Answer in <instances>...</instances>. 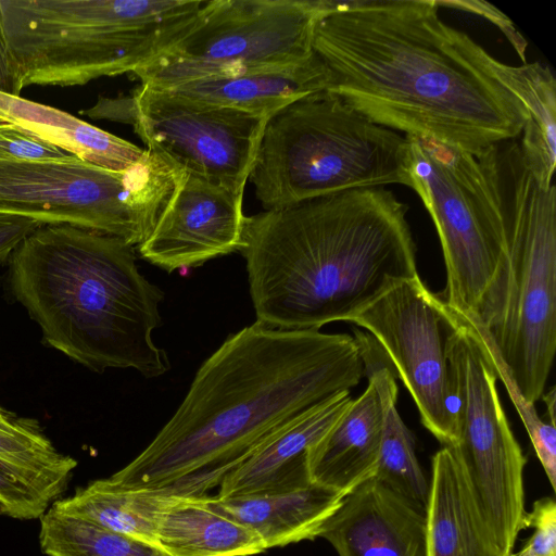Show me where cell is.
<instances>
[{
  "mask_svg": "<svg viewBox=\"0 0 556 556\" xmlns=\"http://www.w3.org/2000/svg\"><path fill=\"white\" fill-rule=\"evenodd\" d=\"M40 226L28 217L0 213V263L9 260L20 243Z\"/></svg>",
  "mask_w": 556,
  "mask_h": 556,
  "instance_id": "obj_32",
  "label": "cell"
},
{
  "mask_svg": "<svg viewBox=\"0 0 556 556\" xmlns=\"http://www.w3.org/2000/svg\"><path fill=\"white\" fill-rule=\"evenodd\" d=\"M437 0L333 1L315 25L328 91L371 122L478 155L521 135V101Z\"/></svg>",
  "mask_w": 556,
  "mask_h": 556,
  "instance_id": "obj_1",
  "label": "cell"
},
{
  "mask_svg": "<svg viewBox=\"0 0 556 556\" xmlns=\"http://www.w3.org/2000/svg\"><path fill=\"white\" fill-rule=\"evenodd\" d=\"M364 376L355 337L255 321L204 361L175 414L110 479L131 489L207 496L282 427Z\"/></svg>",
  "mask_w": 556,
  "mask_h": 556,
  "instance_id": "obj_2",
  "label": "cell"
},
{
  "mask_svg": "<svg viewBox=\"0 0 556 556\" xmlns=\"http://www.w3.org/2000/svg\"><path fill=\"white\" fill-rule=\"evenodd\" d=\"M408 207L383 187L363 188L245 217V260L256 321L319 330L351 321L417 273Z\"/></svg>",
  "mask_w": 556,
  "mask_h": 556,
  "instance_id": "obj_3",
  "label": "cell"
},
{
  "mask_svg": "<svg viewBox=\"0 0 556 556\" xmlns=\"http://www.w3.org/2000/svg\"><path fill=\"white\" fill-rule=\"evenodd\" d=\"M407 137L410 188L430 214L443 252L446 287L441 299L478 318L506 261L504 141L473 155Z\"/></svg>",
  "mask_w": 556,
  "mask_h": 556,
  "instance_id": "obj_8",
  "label": "cell"
},
{
  "mask_svg": "<svg viewBox=\"0 0 556 556\" xmlns=\"http://www.w3.org/2000/svg\"><path fill=\"white\" fill-rule=\"evenodd\" d=\"M351 323L377 342L413 397L424 427L443 446H452L457 404L445 351L447 321L441 296L416 275L393 285Z\"/></svg>",
  "mask_w": 556,
  "mask_h": 556,
  "instance_id": "obj_12",
  "label": "cell"
},
{
  "mask_svg": "<svg viewBox=\"0 0 556 556\" xmlns=\"http://www.w3.org/2000/svg\"><path fill=\"white\" fill-rule=\"evenodd\" d=\"M0 459L36 475L62 493L77 462L59 452L35 420L17 417L0 406Z\"/></svg>",
  "mask_w": 556,
  "mask_h": 556,
  "instance_id": "obj_27",
  "label": "cell"
},
{
  "mask_svg": "<svg viewBox=\"0 0 556 556\" xmlns=\"http://www.w3.org/2000/svg\"><path fill=\"white\" fill-rule=\"evenodd\" d=\"M180 497L163 490L126 488L105 478L77 489L70 497L56 500L51 507L157 545L161 517Z\"/></svg>",
  "mask_w": 556,
  "mask_h": 556,
  "instance_id": "obj_23",
  "label": "cell"
},
{
  "mask_svg": "<svg viewBox=\"0 0 556 556\" xmlns=\"http://www.w3.org/2000/svg\"><path fill=\"white\" fill-rule=\"evenodd\" d=\"M207 496H181L164 511L160 547L172 556H252L267 549L256 532L212 509Z\"/></svg>",
  "mask_w": 556,
  "mask_h": 556,
  "instance_id": "obj_22",
  "label": "cell"
},
{
  "mask_svg": "<svg viewBox=\"0 0 556 556\" xmlns=\"http://www.w3.org/2000/svg\"><path fill=\"white\" fill-rule=\"evenodd\" d=\"M541 399L546 403L549 422L555 424V388H552L546 394L543 393Z\"/></svg>",
  "mask_w": 556,
  "mask_h": 556,
  "instance_id": "obj_35",
  "label": "cell"
},
{
  "mask_svg": "<svg viewBox=\"0 0 556 556\" xmlns=\"http://www.w3.org/2000/svg\"><path fill=\"white\" fill-rule=\"evenodd\" d=\"M492 72L528 111L519 141L526 167L542 187L553 185L556 164V80L539 63L510 66L492 59Z\"/></svg>",
  "mask_w": 556,
  "mask_h": 556,
  "instance_id": "obj_24",
  "label": "cell"
},
{
  "mask_svg": "<svg viewBox=\"0 0 556 556\" xmlns=\"http://www.w3.org/2000/svg\"><path fill=\"white\" fill-rule=\"evenodd\" d=\"M22 89L18 72L8 49L0 20V92L20 97Z\"/></svg>",
  "mask_w": 556,
  "mask_h": 556,
  "instance_id": "obj_34",
  "label": "cell"
},
{
  "mask_svg": "<svg viewBox=\"0 0 556 556\" xmlns=\"http://www.w3.org/2000/svg\"><path fill=\"white\" fill-rule=\"evenodd\" d=\"M368 378L366 390L307 451L312 482L346 495L375 475L384 416V392L396 378L377 342L355 330Z\"/></svg>",
  "mask_w": 556,
  "mask_h": 556,
  "instance_id": "obj_15",
  "label": "cell"
},
{
  "mask_svg": "<svg viewBox=\"0 0 556 556\" xmlns=\"http://www.w3.org/2000/svg\"><path fill=\"white\" fill-rule=\"evenodd\" d=\"M429 484L427 556H507L448 446L432 457Z\"/></svg>",
  "mask_w": 556,
  "mask_h": 556,
  "instance_id": "obj_18",
  "label": "cell"
},
{
  "mask_svg": "<svg viewBox=\"0 0 556 556\" xmlns=\"http://www.w3.org/2000/svg\"><path fill=\"white\" fill-rule=\"evenodd\" d=\"M184 175L165 156L148 149L137 164L123 172L78 157H0V213L41 225H74L139 247L153 231Z\"/></svg>",
  "mask_w": 556,
  "mask_h": 556,
  "instance_id": "obj_9",
  "label": "cell"
},
{
  "mask_svg": "<svg viewBox=\"0 0 556 556\" xmlns=\"http://www.w3.org/2000/svg\"><path fill=\"white\" fill-rule=\"evenodd\" d=\"M319 536L338 556H427L425 510L375 478L343 497Z\"/></svg>",
  "mask_w": 556,
  "mask_h": 556,
  "instance_id": "obj_16",
  "label": "cell"
},
{
  "mask_svg": "<svg viewBox=\"0 0 556 556\" xmlns=\"http://www.w3.org/2000/svg\"><path fill=\"white\" fill-rule=\"evenodd\" d=\"M0 118L28 130L84 162L109 170H126L137 164L146 153V149L70 113L2 92Z\"/></svg>",
  "mask_w": 556,
  "mask_h": 556,
  "instance_id": "obj_21",
  "label": "cell"
},
{
  "mask_svg": "<svg viewBox=\"0 0 556 556\" xmlns=\"http://www.w3.org/2000/svg\"><path fill=\"white\" fill-rule=\"evenodd\" d=\"M396 399L397 386L393 378L384 392L383 428L372 478L425 510L429 497V480L418 462L414 434L397 413Z\"/></svg>",
  "mask_w": 556,
  "mask_h": 556,
  "instance_id": "obj_26",
  "label": "cell"
},
{
  "mask_svg": "<svg viewBox=\"0 0 556 556\" xmlns=\"http://www.w3.org/2000/svg\"><path fill=\"white\" fill-rule=\"evenodd\" d=\"M504 175L506 261L477 319L522 396L534 404L556 350V188L532 177L516 139L505 141Z\"/></svg>",
  "mask_w": 556,
  "mask_h": 556,
  "instance_id": "obj_7",
  "label": "cell"
},
{
  "mask_svg": "<svg viewBox=\"0 0 556 556\" xmlns=\"http://www.w3.org/2000/svg\"><path fill=\"white\" fill-rule=\"evenodd\" d=\"M345 495L315 482L278 493L207 496V505L256 532L266 548L319 536Z\"/></svg>",
  "mask_w": 556,
  "mask_h": 556,
  "instance_id": "obj_19",
  "label": "cell"
},
{
  "mask_svg": "<svg viewBox=\"0 0 556 556\" xmlns=\"http://www.w3.org/2000/svg\"><path fill=\"white\" fill-rule=\"evenodd\" d=\"M410 168L407 136L323 90L268 118L250 179L267 211L354 189L410 188Z\"/></svg>",
  "mask_w": 556,
  "mask_h": 556,
  "instance_id": "obj_6",
  "label": "cell"
},
{
  "mask_svg": "<svg viewBox=\"0 0 556 556\" xmlns=\"http://www.w3.org/2000/svg\"><path fill=\"white\" fill-rule=\"evenodd\" d=\"M61 494L45 479L0 459V514L21 520L40 518Z\"/></svg>",
  "mask_w": 556,
  "mask_h": 556,
  "instance_id": "obj_28",
  "label": "cell"
},
{
  "mask_svg": "<svg viewBox=\"0 0 556 556\" xmlns=\"http://www.w3.org/2000/svg\"><path fill=\"white\" fill-rule=\"evenodd\" d=\"M444 302V301H443ZM445 340L456 399L455 441L462 465L495 536L507 556L526 529L522 453L501 404L488 337L472 316L444 303Z\"/></svg>",
  "mask_w": 556,
  "mask_h": 556,
  "instance_id": "obj_10",
  "label": "cell"
},
{
  "mask_svg": "<svg viewBox=\"0 0 556 556\" xmlns=\"http://www.w3.org/2000/svg\"><path fill=\"white\" fill-rule=\"evenodd\" d=\"M526 527L534 528L523 548L510 556H556V504L551 497L535 501Z\"/></svg>",
  "mask_w": 556,
  "mask_h": 556,
  "instance_id": "obj_31",
  "label": "cell"
},
{
  "mask_svg": "<svg viewBox=\"0 0 556 556\" xmlns=\"http://www.w3.org/2000/svg\"><path fill=\"white\" fill-rule=\"evenodd\" d=\"M131 126L185 173L243 195L269 117L191 100L141 84Z\"/></svg>",
  "mask_w": 556,
  "mask_h": 556,
  "instance_id": "obj_13",
  "label": "cell"
},
{
  "mask_svg": "<svg viewBox=\"0 0 556 556\" xmlns=\"http://www.w3.org/2000/svg\"><path fill=\"white\" fill-rule=\"evenodd\" d=\"M46 556H172L156 544L121 534L50 507L40 517Z\"/></svg>",
  "mask_w": 556,
  "mask_h": 556,
  "instance_id": "obj_25",
  "label": "cell"
},
{
  "mask_svg": "<svg viewBox=\"0 0 556 556\" xmlns=\"http://www.w3.org/2000/svg\"><path fill=\"white\" fill-rule=\"evenodd\" d=\"M9 266L13 295L50 346L98 372L132 368L156 378L170 369L152 337L164 293L139 271L134 247L74 225H41Z\"/></svg>",
  "mask_w": 556,
  "mask_h": 556,
  "instance_id": "obj_4",
  "label": "cell"
},
{
  "mask_svg": "<svg viewBox=\"0 0 556 556\" xmlns=\"http://www.w3.org/2000/svg\"><path fill=\"white\" fill-rule=\"evenodd\" d=\"M351 402L350 391H343L291 420L223 479L217 496L278 493L311 483L307 451Z\"/></svg>",
  "mask_w": 556,
  "mask_h": 556,
  "instance_id": "obj_17",
  "label": "cell"
},
{
  "mask_svg": "<svg viewBox=\"0 0 556 556\" xmlns=\"http://www.w3.org/2000/svg\"><path fill=\"white\" fill-rule=\"evenodd\" d=\"M243 195L185 173L140 256L167 273L189 269L240 251Z\"/></svg>",
  "mask_w": 556,
  "mask_h": 556,
  "instance_id": "obj_14",
  "label": "cell"
},
{
  "mask_svg": "<svg viewBox=\"0 0 556 556\" xmlns=\"http://www.w3.org/2000/svg\"><path fill=\"white\" fill-rule=\"evenodd\" d=\"M489 341V339H488ZM490 349L497 378L503 381L507 393L514 403L532 442L535 454L543 466L553 490L556 486V429L555 424L544 422L534 408V404L527 401L516 383L513 381L497 355L495 354L490 341Z\"/></svg>",
  "mask_w": 556,
  "mask_h": 556,
  "instance_id": "obj_29",
  "label": "cell"
},
{
  "mask_svg": "<svg viewBox=\"0 0 556 556\" xmlns=\"http://www.w3.org/2000/svg\"><path fill=\"white\" fill-rule=\"evenodd\" d=\"M326 85L327 72L316 55L303 65L202 78L164 90L191 100L271 117L295 100L325 90Z\"/></svg>",
  "mask_w": 556,
  "mask_h": 556,
  "instance_id": "obj_20",
  "label": "cell"
},
{
  "mask_svg": "<svg viewBox=\"0 0 556 556\" xmlns=\"http://www.w3.org/2000/svg\"><path fill=\"white\" fill-rule=\"evenodd\" d=\"M203 1L0 0V20L22 88L83 86L152 61Z\"/></svg>",
  "mask_w": 556,
  "mask_h": 556,
  "instance_id": "obj_5",
  "label": "cell"
},
{
  "mask_svg": "<svg viewBox=\"0 0 556 556\" xmlns=\"http://www.w3.org/2000/svg\"><path fill=\"white\" fill-rule=\"evenodd\" d=\"M332 5L326 0H204L177 39L130 75L164 89L306 64L316 58L315 25Z\"/></svg>",
  "mask_w": 556,
  "mask_h": 556,
  "instance_id": "obj_11",
  "label": "cell"
},
{
  "mask_svg": "<svg viewBox=\"0 0 556 556\" xmlns=\"http://www.w3.org/2000/svg\"><path fill=\"white\" fill-rule=\"evenodd\" d=\"M0 157L23 161H63L76 156L0 118Z\"/></svg>",
  "mask_w": 556,
  "mask_h": 556,
  "instance_id": "obj_30",
  "label": "cell"
},
{
  "mask_svg": "<svg viewBox=\"0 0 556 556\" xmlns=\"http://www.w3.org/2000/svg\"><path fill=\"white\" fill-rule=\"evenodd\" d=\"M439 7L447 5V7H456L457 9L467 10L473 12L476 14H480L485 16L491 22L495 23L507 36V38L513 42L516 51L521 58L523 64L526 63V40L516 31L514 25L508 20L506 15L500 12L496 8L491 4L482 1H439L437 0Z\"/></svg>",
  "mask_w": 556,
  "mask_h": 556,
  "instance_id": "obj_33",
  "label": "cell"
}]
</instances>
